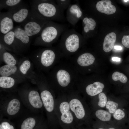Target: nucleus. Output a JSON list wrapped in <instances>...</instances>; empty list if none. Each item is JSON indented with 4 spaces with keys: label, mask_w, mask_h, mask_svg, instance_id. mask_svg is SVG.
Instances as JSON below:
<instances>
[{
    "label": "nucleus",
    "mask_w": 129,
    "mask_h": 129,
    "mask_svg": "<svg viewBox=\"0 0 129 129\" xmlns=\"http://www.w3.org/2000/svg\"><path fill=\"white\" fill-rule=\"evenodd\" d=\"M112 78L113 80L117 81L119 80L123 83H126L128 81V78L124 74L118 71L114 72L112 75Z\"/></svg>",
    "instance_id": "obj_28"
},
{
    "label": "nucleus",
    "mask_w": 129,
    "mask_h": 129,
    "mask_svg": "<svg viewBox=\"0 0 129 129\" xmlns=\"http://www.w3.org/2000/svg\"><path fill=\"white\" fill-rule=\"evenodd\" d=\"M1 91L0 117L13 120L26 108L16 92Z\"/></svg>",
    "instance_id": "obj_5"
},
{
    "label": "nucleus",
    "mask_w": 129,
    "mask_h": 129,
    "mask_svg": "<svg viewBox=\"0 0 129 129\" xmlns=\"http://www.w3.org/2000/svg\"><path fill=\"white\" fill-rule=\"evenodd\" d=\"M70 107L74 117L76 127L91 122L93 118L91 110L85 99L75 89L66 93Z\"/></svg>",
    "instance_id": "obj_4"
},
{
    "label": "nucleus",
    "mask_w": 129,
    "mask_h": 129,
    "mask_svg": "<svg viewBox=\"0 0 129 129\" xmlns=\"http://www.w3.org/2000/svg\"><path fill=\"white\" fill-rule=\"evenodd\" d=\"M104 84L98 81L87 84V85L76 83L75 89L81 95L88 96L91 98L102 92L104 88Z\"/></svg>",
    "instance_id": "obj_14"
},
{
    "label": "nucleus",
    "mask_w": 129,
    "mask_h": 129,
    "mask_svg": "<svg viewBox=\"0 0 129 129\" xmlns=\"http://www.w3.org/2000/svg\"><path fill=\"white\" fill-rule=\"evenodd\" d=\"M116 39L115 33L111 32L108 34L104 38L103 48L105 52L110 51L114 47Z\"/></svg>",
    "instance_id": "obj_21"
},
{
    "label": "nucleus",
    "mask_w": 129,
    "mask_h": 129,
    "mask_svg": "<svg viewBox=\"0 0 129 129\" xmlns=\"http://www.w3.org/2000/svg\"><path fill=\"white\" fill-rule=\"evenodd\" d=\"M49 21L42 19L33 15L30 12L28 17L22 25L29 37L39 35L46 23Z\"/></svg>",
    "instance_id": "obj_13"
},
{
    "label": "nucleus",
    "mask_w": 129,
    "mask_h": 129,
    "mask_svg": "<svg viewBox=\"0 0 129 129\" xmlns=\"http://www.w3.org/2000/svg\"><path fill=\"white\" fill-rule=\"evenodd\" d=\"M98 129H116L115 128L113 127L107 129L103 128H99Z\"/></svg>",
    "instance_id": "obj_39"
},
{
    "label": "nucleus",
    "mask_w": 129,
    "mask_h": 129,
    "mask_svg": "<svg viewBox=\"0 0 129 129\" xmlns=\"http://www.w3.org/2000/svg\"><path fill=\"white\" fill-rule=\"evenodd\" d=\"M79 128V129H80V128Z\"/></svg>",
    "instance_id": "obj_41"
},
{
    "label": "nucleus",
    "mask_w": 129,
    "mask_h": 129,
    "mask_svg": "<svg viewBox=\"0 0 129 129\" xmlns=\"http://www.w3.org/2000/svg\"><path fill=\"white\" fill-rule=\"evenodd\" d=\"M55 113L59 124L64 129H72L76 127L73 113L70 109L67 94L57 96L55 103Z\"/></svg>",
    "instance_id": "obj_7"
},
{
    "label": "nucleus",
    "mask_w": 129,
    "mask_h": 129,
    "mask_svg": "<svg viewBox=\"0 0 129 129\" xmlns=\"http://www.w3.org/2000/svg\"><path fill=\"white\" fill-rule=\"evenodd\" d=\"M68 59L79 74L81 75L82 74L85 68L90 66L94 64L95 58L91 53L82 52L80 50Z\"/></svg>",
    "instance_id": "obj_12"
},
{
    "label": "nucleus",
    "mask_w": 129,
    "mask_h": 129,
    "mask_svg": "<svg viewBox=\"0 0 129 129\" xmlns=\"http://www.w3.org/2000/svg\"><path fill=\"white\" fill-rule=\"evenodd\" d=\"M37 84L48 124L55 128L59 124L55 111L56 95L45 77H43Z\"/></svg>",
    "instance_id": "obj_3"
},
{
    "label": "nucleus",
    "mask_w": 129,
    "mask_h": 129,
    "mask_svg": "<svg viewBox=\"0 0 129 129\" xmlns=\"http://www.w3.org/2000/svg\"><path fill=\"white\" fill-rule=\"evenodd\" d=\"M114 48L115 49L118 50H121L122 49V48L120 46L116 45L114 47Z\"/></svg>",
    "instance_id": "obj_37"
},
{
    "label": "nucleus",
    "mask_w": 129,
    "mask_h": 129,
    "mask_svg": "<svg viewBox=\"0 0 129 129\" xmlns=\"http://www.w3.org/2000/svg\"><path fill=\"white\" fill-rule=\"evenodd\" d=\"M13 30L15 34V45H26L29 43L30 37L20 26L16 27Z\"/></svg>",
    "instance_id": "obj_19"
},
{
    "label": "nucleus",
    "mask_w": 129,
    "mask_h": 129,
    "mask_svg": "<svg viewBox=\"0 0 129 129\" xmlns=\"http://www.w3.org/2000/svg\"><path fill=\"white\" fill-rule=\"evenodd\" d=\"M80 75L69 60L63 58L52 68L47 79L57 96L75 89Z\"/></svg>",
    "instance_id": "obj_1"
},
{
    "label": "nucleus",
    "mask_w": 129,
    "mask_h": 129,
    "mask_svg": "<svg viewBox=\"0 0 129 129\" xmlns=\"http://www.w3.org/2000/svg\"><path fill=\"white\" fill-rule=\"evenodd\" d=\"M92 116L93 118H96L101 121L108 122L112 118L111 114L108 111L102 109H92Z\"/></svg>",
    "instance_id": "obj_22"
},
{
    "label": "nucleus",
    "mask_w": 129,
    "mask_h": 129,
    "mask_svg": "<svg viewBox=\"0 0 129 129\" xmlns=\"http://www.w3.org/2000/svg\"><path fill=\"white\" fill-rule=\"evenodd\" d=\"M119 104L116 102L112 100L108 101L105 107L111 114L113 113L118 108Z\"/></svg>",
    "instance_id": "obj_29"
},
{
    "label": "nucleus",
    "mask_w": 129,
    "mask_h": 129,
    "mask_svg": "<svg viewBox=\"0 0 129 129\" xmlns=\"http://www.w3.org/2000/svg\"><path fill=\"white\" fill-rule=\"evenodd\" d=\"M22 1L21 0H0V9L4 8L9 10L20 4Z\"/></svg>",
    "instance_id": "obj_26"
},
{
    "label": "nucleus",
    "mask_w": 129,
    "mask_h": 129,
    "mask_svg": "<svg viewBox=\"0 0 129 129\" xmlns=\"http://www.w3.org/2000/svg\"><path fill=\"white\" fill-rule=\"evenodd\" d=\"M108 101L107 97L105 94L102 92L98 94L97 105L101 108H104L105 106Z\"/></svg>",
    "instance_id": "obj_31"
},
{
    "label": "nucleus",
    "mask_w": 129,
    "mask_h": 129,
    "mask_svg": "<svg viewBox=\"0 0 129 129\" xmlns=\"http://www.w3.org/2000/svg\"><path fill=\"white\" fill-rule=\"evenodd\" d=\"M122 43L125 47L129 48V35L124 36L122 39Z\"/></svg>",
    "instance_id": "obj_35"
},
{
    "label": "nucleus",
    "mask_w": 129,
    "mask_h": 129,
    "mask_svg": "<svg viewBox=\"0 0 129 129\" xmlns=\"http://www.w3.org/2000/svg\"><path fill=\"white\" fill-rule=\"evenodd\" d=\"M83 12L78 3L71 4L67 9L66 19L70 23L75 26L82 18Z\"/></svg>",
    "instance_id": "obj_16"
},
{
    "label": "nucleus",
    "mask_w": 129,
    "mask_h": 129,
    "mask_svg": "<svg viewBox=\"0 0 129 129\" xmlns=\"http://www.w3.org/2000/svg\"><path fill=\"white\" fill-rule=\"evenodd\" d=\"M126 113L125 111L122 109L118 108L113 114V118L117 120H121L125 117Z\"/></svg>",
    "instance_id": "obj_34"
},
{
    "label": "nucleus",
    "mask_w": 129,
    "mask_h": 129,
    "mask_svg": "<svg viewBox=\"0 0 129 129\" xmlns=\"http://www.w3.org/2000/svg\"><path fill=\"white\" fill-rule=\"evenodd\" d=\"M32 14L41 19L52 21L63 22L65 20L64 12L55 0H32L30 1Z\"/></svg>",
    "instance_id": "obj_2"
},
{
    "label": "nucleus",
    "mask_w": 129,
    "mask_h": 129,
    "mask_svg": "<svg viewBox=\"0 0 129 129\" xmlns=\"http://www.w3.org/2000/svg\"><path fill=\"white\" fill-rule=\"evenodd\" d=\"M48 124L46 118L35 129H46Z\"/></svg>",
    "instance_id": "obj_36"
},
{
    "label": "nucleus",
    "mask_w": 129,
    "mask_h": 129,
    "mask_svg": "<svg viewBox=\"0 0 129 129\" xmlns=\"http://www.w3.org/2000/svg\"><path fill=\"white\" fill-rule=\"evenodd\" d=\"M83 22L84 24L83 31L84 34H87L90 31L93 30L96 25L95 20L92 18L85 17L83 18Z\"/></svg>",
    "instance_id": "obj_24"
},
{
    "label": "nucleus",
    "mask_w": 129,
    "mask_h": 129,
    "mask_svg": "<svg viewBox=\"0 0 129 129\" xmlns=\"http://www.w3.org/2000/svg\"><path fill=\"white\" fill-rule=\"evenodd\" d=\"M14 21L18 23L23 22L29 16L30 11L22 3L17 6L8 10Z\"/></svg>",
    "instance_id": "obj_15"
},
{
    "label": "nucleus",
    "mask_w": 129,
    "mask_h": 129,
    "mask_svg": "<svg viewBox=\"0 0 129 129\" xmlns=\"http://www.w3.org/2000/svg\"><path fill=\"white\" fill-rule=\"evenodd\" d=\"M96 7L98 11L107 15L113 14L116 11V7L112 4V2L109 0H102L98 2Z\"/></svg>",
    "instance_id": "obj_20"
},
{
    "label": "nucleus",
    "mask_w": 129,
    "mask_h": 129,
    "mask_svg": "<svg viewBox=\"0 0 129 129\" xmlns=\"http://www.w3.org/2000/svg\"><path fill=\"white\" fill-rule=\"evenodd\" d=\"M31 62L29 60L24 61L19 66V70L20 72L24 75L27 74L31 67Z\"/></svg>",
    "instance_id": "obj_33"
},
{
    "label": "nucleus",
    "mask_w": 129,
    "mask_h": 129,
    "mask_svg": "<svg viewBox=\"0 0 129 129\" xmlns=\"http://www.w3.org/2000/svg\"><path fill=\"white\" fill-rule=\"evenodd\" d=\"M64 58L58 45L42 49L40 54V62L43 69L48 70L52 68Z\"/></svg>",
    "instance_id": "obj_11"
},
{
    "label": "nucleus",
    "mask_w": 129,
    "mask_h": 129,
    "mask_svg": "<svg viewBox=\"0 0 129 129\" xmlns=\"http://www.w3.org/2000/svg\"><path fill=\"white\" fill-rule=\"evenodd\" d=\"M43 114L26 108L13 120L18 123L19 129H35L46 118Z\"/></svg>",
    "instance_id": "obj_10"
},
{
    "label": "nucleus",
    "mask_w": 129,
    "mask_h": 129,
    "mask_svg": "<svg viewBox=\"0 0 129 129\" xmlns=\"http://www.w3.org/2000/svg\"><path fill=\"white\" fill-rule=\"evenodd\" d=\"M55 1L59 8L64 12L71 4V1L70 0H57Z\"/></svg>",
    "instance_id": "obj_32"
},
{
    "label": "nucleus",
    "mask_w": 129,
    "mask_h": 129,
    "mask_svg": "<svg viewBox=\"0 0 129 129\" xmlns=\"http://www.w3.org/2000/svg\"><path fill=\"white\" fill-rule=\"evenodd\" d=\"M13 21L10 13L7 11L0 13V34H5L14 29Z\"/></svg>",
    "instance_id": "obj_17"
},
{
    "label": "nucleus",
    "mask_w": 129,
    "mask_h": 129,
    "mask_svg": "<svg viewBox=\"0 0 129 129\" xmlns=\"http://www.w3.org/2000/svg\"><path fill=\"white\" fill-rule=\"evenodd\" d=\"M0 124L4 129H16L10 120L2 117H0Z\"/></svg>",
    "instance_id": "obj_30"
},
{
    "label": "nucleus",
    "mask_w": 129,
    "mask_h": 129,
    "mask_svg": "<svg viewBox=\"0 0 129 129\" xmlns=\"http://www.w3.org/2000/svg\"><path fill=\"white\" fill-rule=\"evenodd\" d=\"M68 28L65 25L49 21L44 25L34 42L36 45L48 47L55 42Z\"/></svg>",
    "instance_id": "obj_8"
},
{
    "label": "nucleus",
    "mask_w": 129,
    "mask_h": 129,
    "mask_svg": "<svg viewBox=\"0 0 129 129\" xmlns=\"http://www.w3.org/2000/svg\"><path fill=\"white\" fill-rule=\"evenodd\" d=\"M17 70V67L16 65H5L0 67V75L1 76H10L14 74Z\"/></svg>",
    "instance_id": "obj_25"
},
{
    "label": "nucleus",
    "mask_w": 129,
    "mask_h": 129,
    "mask_svg": "<svg viewBox=\"0 0 129 129\" xmlns=\"http://www.w3.org/2000/svg\"><path fill=\"white\" fill-rule=\"evenodd\" d=\"M0 41L5 45L11 46L15 44V34L13 29L5 34H0Z\"/></svg>",
    "instance_id": "obj_23"
},
{
    "label": "nucleus",
    "mask_w": 129,
    "mask_h": 129,
    "mask_svg": "<svg viewBox=\"0 0 129 129\" xmlns=\"http://www.w3.org/2000/svg\"><path fill=\"white\" fill-rule=\"evenodd\" d=\"M2 57L3 61L6 64L11 65H15L16 61L13 56L10 53L5 52H3Z\"/></svg>",
    "instance_id": "obj_27"
},
{
    "label": "nucleus",
    "mask_w": 129,
    "mask_h": 129,
    "mask_svg": "<svg viewBox=\"0 0 129 129\" xmlns=\"http://www.w3.org/2000/svg\"><path fill=\"white\" fill-rule=\"evenodd\" d=\"M0 129H4L0 124Z\"/></svg>",
    "instance_id": "obj_40"
},
{
    "label": "nucleus",
    "mask_w": 129,
    "mask_h": 129,
    "mask_svg": "<svg viewBox=\"0 0 129 129\" xmlns=\"http://www.w3.org/2000/svg\"><path fill=\"white\" fill-rule=\"evenodd\" d=\"M82 38L73 29H66L61 35L58 45L64 58L68 59L80 50Z\"/></svg>",
    "instance_id": "obj_6"
},
{
    "label": "nucleus",
    "mask_w": 129,
    "mask_h": 129,
    "mask_svg": "<svg viewBox=\"0 0 129 129\" xmlns=\"http://www.w3.org/2000/svg\"><path fill=\"white\" fill-rule=\"evenodd\" d=\"M18 82L11 76H0V87L1 91L16 92L18 91L16 87Z\"/></svg>",
    "instance_id": "obj_18"
},
{
    "label": "nucleus",
    "mask_w": 129,
    "mask_h": 129,
    "mask_svg": "<svg viewBox=\"0 0 129 129\" xmlns=\"http://www.w3.org/2000/svg\"><path fill=\"white\" fill-rule=\"evenodd\" d=\"M113 60L116 61H118L120 60V58L118 57H113L112 58Z\"/></svg>",
    "instance_id": "obj_38"
},
{
    "label": "nucleus",
    "mask_w": 129,
    "mask_h": 129,
    "mask_svg": "<svg viewBox=\"0 0 129 129\" xmlns=\"http://www.w3.org/2000/svg\"><path fill=\"white\" fill-rule=\"evenodd\" d=\"M38 90L25 85L18 90L17 91L26 108L36 113H43L44 108Z\"/></svg>",
    "instance_id": "obj_9"
}]
</instances>
